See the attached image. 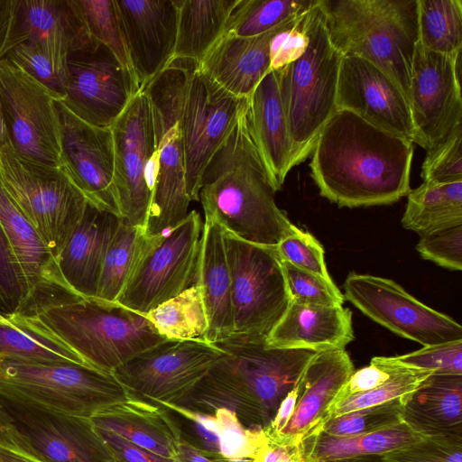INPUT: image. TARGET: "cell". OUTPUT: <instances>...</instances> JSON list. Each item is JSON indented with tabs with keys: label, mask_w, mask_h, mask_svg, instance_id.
<instances>
[{
	"label": "cell",
	"mask_w": 462,
	"mask_h": 462,
	"mask_svg": "<svg viewBox=\"0 0 462 462\" xmlns=\"http://www.w3.org/2000/svg\"><path fill=\"white\" fill-rule=\"evenodd\" d=\"M462 124L438 145L427 151L421 167L423 182L462 181Z\"/></svg>",
	"instance_id": "47"
},
{
	"label": "cell",
	"mask_w": 462,
	"mask_h": 462,
	"mask_svg": "<svg viewBox=\"0 0 462 462\" xmlns=\"http://www.w3.org/2000/svg\"><path fill=\"white\" fill-rule=\"evenodd\" d=\"M213 345L222 350L221 358L187 397L174 404L203 413L226 408L250 429L268 426L317 354L270 346L266 340L227 337Z\"/></svg>",
	"instance_id": "4"
},
{
	"label": "cell",
	"mask_w": 462,
	"mask_h": 462,
	"mask_svg": "<svg viewBox=\"0 0 462 462\" xmlns=\"http://www.w3.org/2000/svg\"><path fill=\"white\" fill-rule=\"evenodd\" d=\"M202 221L196 210L168 234L143 230L117 304L146 314L196 283Z\"/></svg>",
	"instance_id": "10"
},
{
	"label": "cell",
	"mask_w": 462,
	"mask_h": 462,
	"mask_svg": "<svg viewBox=\"0 0 462 462\" xmlns=\"http://www.w3.org/2000/svg\"><path fill=\"white\" fill-rule=\"evenodd\" d=\"M354 371L345 349L317 353L301 374V389L293 415L284 429L268 441L280 446H299L319 433L327 421L330 406Z\"/></svg>",
	"instance_id": "23"
},
{
	"label": "cell",
	"mask_w": 462,
	"mask_h": 462,
	"mask_svg": "<svg viewBox=\"0 0 462 462\" xmlns=\"http://www.w3.org/2000/svg\"><path fill=\"white\" fill-rule=\"evenodd\" d=\"M304 460L300 447L280 446L268 442L262 447L252 462H299Z\"/></svg>",
	"instance_id": "57"
},
{
	"label": "cell",
	"mask_w": 462,
	"mask_h": 462,
	"mask_svg": "<svg viewBox=\"0 0 462 462\" xmlns=\"http://www.w3.org/2000/svg\"><path fill=\"white\" fill-rule=\"evenodd\" d=\"M120 223L117 215L88 201L79 223L56 260L65 291L83 298L96 297L103 261Z\"/></svg>",
	"instance_id": "24"
},
{
	"label": "cell",
	"mask_w": 462,
	"mask_h": 462,
	"mask_svg": "<svg viewBox=\"0 0 462 462\" xmlns=\"http://www.w3.org/2000/svg\"><path fill=\"white\" fill-rule=\"evenodd\" d=\"M0 433L45 462H116L90 419L1 395Z\"/></svg>",
	"instance_id": "12"
},
{
	"label": "cell",
	"mask_w": 462,
	"mask_h": 462,
	"mask_svg": "<svg viewBox=\"0 0 462 462\" xmlns=\"http://www.w3.org/2000/svg\"><path fill=\"white\" fill-rule=\"evenodd\" d=\"M387 360L399 366L441 374H462V340L423 346Z\"/></svg>",
	"instance_id": "48"
},
{
	"label": "cell",
	"mask_w": 462,
	"mask_h": 462,
	"mask_svg": "<svg viewBox=\"0 0 462 462\" xmlns=\"http://www.w3.org/2000/svg\"><path fill=\"white\" fill-rule=\"evenodd\" d=\"M248 117L256 146L279 190L295 163L274 70L264 76L249 97Z\"/></svg>",
	"instance_id": "31"
},
{
	"label": "cell",
	"mask_w": 462,
	"mask_h": 462,
	"mask_svg": "<svg viewBox=\"0 0 462 462\" xmlns=\"http://www.w3.org/2000/svg\"><path fill=\"white\" fill-rule=\"evenodd\" d=\"M54 99L19 67L0 60V106L9 146L25 158L58 167L60 139Z\"/></svg>",
	"instance_id": "17"
},
{
	"label": "cell",
	"mask_w": 462,
	"mask_h": 462,
	"mask_svg": "<svg viewBox=\"0 0 462 462\" xmlns=\"http://www.w3.org/2000/svg\"><path fill=\"white\" fill-rule=\"evenodd\" d=\"M319 5L336 49L379 67L408 98L418 0H319Z\"/></svg>",
	"instance_id": "5"
},
{
	"label": "cell",
	"mask_w": 462,
	"mask_h": 462,
	"mask_svg": "<svg viewBox=\"0 0 462 462\" xmlns=\"http://www.w3.org/2000/svg\"><path fill=\"white\" fill-rule=\"evenodd\" d=\"M383 457L391 462H462V436H431Z\"/></svg>",
	"instance_id": "50"
},
{
	"label": "cell",
	"mask_w": 462,
	"mask_h": 462,
	"mask_svg": "<svg viewBox=\"0 0 462 462\" xmlns=\"http://www.w3.org/2000/svg\"><path fill=\"white\" fill-rule=\"evenodd\" d=\"M8 319L68 347L90 367L106 373L166 340L144 314L58 288L39 291Z\"/></svg>",
	"instance_id": "2"
},
{
	"label": "cell",
	"mask_w": 462,
	"mask_h": 462,
	"mask_svg": "<svg viewBox=\"0 0 462 462\" xmlns=\"http://www.w3.org/2000/svg\"><path fill=\"white\" fill-rule=\"evenodd\" d=\"M11 12L12 0H0V58L9 32Z\"/></svg>",
	"instance_id": "60"
},
{
	"label": "cell",
	"mask_w": 462,
	"mask_h": 462,
	"mask_svg": "<svg viewBox=\"0 0 462 462\" xmlns=\"http://www.w3.org/2000/svg\"><path fill=\"white\" fill-rule=\"evenodd\" d=\"M277 189L251 131L248 105L208 164L199 197L224 231L276 246L293 227L275 203Z\"/></svg>",
	"instance_id": "3"
},
{
	"label": "cell",
	"mask_w": 462,
	"mask_h": 462,
	"mask_svg": "<svg viewBox=\"0 0 462 462\" xmlns=\"http://www.w3.org/2000/svg\"><path fill=\"white\" fill-rule=\"evenodd\" d=\"M289 22L253 37L221 36L197 63L198 70L228 94L249 98L271 71L273 37Z\"/></svg>",
	"instance_id": "25"
},
{
	"label": "cell",
	"mask_w": 462,
	"mask_h": 462,
	"mask_svg": "<svg viewBox=\"0 0 462 462\" xmlns=\"http://www.w3.org/2000/svg\"><path fill=\"white\" fill-rule=\"evenodd\" d=\"M175 462H214L192 445L181 439L177 450Z\"/></svg>",
	"instance_id": "59"
},
{
	"label": "cell",
	"mask_w": 462,
	"mask_h": 462,
	"mask_svg": "<svg viewBox=\"0 0 462 462\" xmlns=\"http://www.w3.org/2000/svg\"><path fill=\"white\" fill-rule=\"evenodd\" d=\"M8 315L0 311V324L8 322Z\"/></svg>",
	"instance_id": "64"
},
{
	"label": "cell",
	"mask_w": 462,
	"mask_h": 462,
	"mask_svg": "<svg viewBox=\"0 0 462 462\" xmlns=\"http://www.w3.org/2000/svg\"><path fill=\"white\" fill-rule=\"evenodd\" d=\"M345 297L365 315L395 334L424 346L462 340V327L421 303L393 280L351 273Z\"/></svg>",
	"instance_id": "16"
},
{
	"label": "cell",
	"mask_w": 462,
	"mask_h": 462,
	"mask_svg": "<svg viewBox=\"0 0 462 462\" xmlns=\"http://www.w3.org/2000/svg\"><path fill=\"white\" fill-rule=\"evenodd\" d=\"M0 226L25 281L28 302L33 295L50 288L64 291L51 254L14 201L1 179Z\"/></svg>",
	"instance_id": "33"
},
{
	"label": "cell",
	"mask_w": 462,
	"mask_h": 462,
	"mask_svg": "<svg viewBox=\"0 0 462 462\" xmlns=\"http://www.w3.org/2000/svg\"><path fill=\"white\" fill-rule=\"evenodd\" d=\"M54 107L60 139L58 168L88 202L119 217L111 128L83 121L58 99Z\"/></svg>",
	"instance_id": "20"
},
{
	"label": "cell",
	"mask_w": 462,
	"mask_h": 462,
	"mask_svg": "<svg viewBox=\"0 0 462 462\" xmlns=\"http://www.w3.org/2000/svg\"><path fill=\"white\" fill-rule=\"evenodd\" d=\"M413 143L337 109L311 152V177L340 207L387 205L410 191Z\"/></svg>",
	"instance_id": "1"
},
{
	"label": "cell",
	"mask_w": 462,
	"mask_h": 462,
	"mask_svg": "<svg viewBox=\"0 0 462 462\" xmlns=\"http://www.w3.org/2000/svg\"><path fill=\"white\" fill-rule=\"evenodd\" d=\"M92 39L70 0H12L9 32L2 56L21 42H32L66 57L69 51Z\"/></svg>",
	"instance_id": "26"
},
{
	"label": "cell",
	"mask_w": 462,
	"mask_h": 462,
	"mask_svg": "<svg viewBox=\"0 0 462 462\" xmlns=\"http://www.w3.org/2000/svg\"><path fill=\"white\" fill-rule=\"evenodd\" d=\"M426 437L404 421L378 431L336 437L319 432L300 447L305 462H329L361 456L380 455L414 444Z\"/></svg>",
	"instance_id": "35"
},
{
	"label": "cell",
	"mask_w": 462,
	"mask_h": 462,
	"mask_svg": "<svg viewBox=\"0 0 462 462\" xmlns=\"http://www.w3.org/2000/svg\"><path fill=\"white\" fill-rule=\"evenodd\" d=\"M275 248L281 260L333 281L327 269L324 249L310 233L293 226Z\"/></svg>",
	"instance_id": "49"
},
{
	"label": "cell",
	"mask_w": 462,
	"mask_h": 462,
	"mask_svg": "<svg viewBox=\"0 0 462 462\" xmlns=\"http://www.w3.org/2000/svg\"><path fill=\"white\" fill-rule=\"evenodd\" d=\"M419 42L427 50L457 57L462 49V1L418 0Z\"/></svg>",
	"instance_id": "39"
},
{
	"label": "cell",
	"mask_w": 462,
	"mask_h": 462,
	"mask_svg": "<svg viewBox=\"0 0 462 462\" xmlns=\"http://www.w3.org/2000/svg\"><path fill=\"white\" fill-rule=\"evenodd\" d=\"M239 0H175L177 36L173 60L199 63L223 35Z\"/></svg>",
	"instance_id": "34"
},
{
	"label": "cell",
	"mask_w": 462,
	"mask_h": 462,
	"mask_svg": "<svg viewBox=\"0 0 462 462\" xmlns=\"http://www.w3.org/2000/svg\"><path fill=\"white\" fill-rule=\"evenodd\" d=\"M0 179L56 263L88 199L58 167L25 158L9 145L0 150Z\"/></svg>",
	"instance_id": "9"
},
{
	"label": "cell",
	"mask_w": 462,
	"mask_h": 462,
	"mask_svg": "<svg viewBox=\"0 0 462 462\" xmlns=\"http://www.w3.org/2000/svg\"><path fill=\"white\" fill-rule=\"evenodd\" d=\"M95 427L113 431L135 445L175 461L182 439L173 415L162 405L133 394L90 418Z\"/></svg>",
	"instance_id": "30"
},
{
	"label": "cell",
	"mask_w": 462,
	"mask_h": 462,
	"mask_svg": "<svg viewBox=\"0 0 462 462\" xmlns=\"http://www.w3.org/2000/svg\"><path fill=\"white\" fill-rule=\"evenodd\" d=\"M224 239L232 282L234 330L229 337L266 340L291 302L276 248L226 231Z\"/></svg>",
	"instance_id": "11"
},
{
	"label": "cell",
	"mask_w": 462,
	"mask_h": 462,
	"mask_svg": "<svg viewBox=\"0 0 462 462\" xmlns=\"http://www.w3.org/2000/svg\"><path fill=\"white\" fill-rule=\"evenodd\" d=\"M317 0H239L223 35L253 37L303 15ZM222 35V36H223Z\"/></svg>",
	"instance_id": "38"
},
{
	"label": "cell",
	"mask_w": 462,
	"mask_h": 462,
	"mask_svg": "<svg viewBox=\"0 0 462 462\" xmlns=\"http://www.w3.org/2000/svg\"><path fill=\"white\" fill-rule=\"evenodd\" d=\"M303 54L274 70L294 152L295 166L311 153L318 135L337 110L343 55L330 41L319 0L304 15Z\"/></svg>",
	"instance_id": "6"
},
{
	"label": "cell",
	"mask_w": 462,
	"mask_h": 462,
	"mask_svg": "<svg viewBox=\"0 0 462 462\" xmlns=\"http://www.w3.org/2000/svg\"><path fill=\"white\" fill-rule=\"evenodd\" d=\"M66 69L65 94L59 101L93 125L110 127L142 91L136 78L95 39L68 52Z\"/></svg>",
	"instance_id": "15"
},
{
	"label": "cell",
	"mask_w": 462,
	"mask_h": 462,
	"mask_svg": "<svg viewBox=\"0 0 462 462\" xmlns=\"http://www.w3.org/2000/svg\"><path fill=\"white\" fill-rule=\"evenodd\" d=\"M337 109L348 110L382 129L414 141L409 101L404 92L383 69L361 57L342 58Z\"/></svg>",
	"instance_id": "21"
},
{
	"label": "cell",
	"mask_w": 462,
	"mask_h": 462,
	"mask_svg": "<svg viewBox=\"0 0 462 462\" xmlns=\"http://www.w3.org/2000/svg\"><path fill=\"white\" fill-rule=\"evenodd\" d=\"M416 248L422 258L452 271H461L462 224L420 236Z\"/></svg>",
	"instance_id": "51"
},
{
	"label": "cell",
	"mask_w": 462,
	"mask_h": 462,
	"mask_svg": "<svg viewBox=\"0 0 462 462\" xmlns=\"http://www.w3.org/2000/svg\"><path fill=\"white\" fill-rule=\"evenodd\" d=\"M159 404L173 415L182 439L210 459H253L269 442L263 429L245 428L228 409L203 413L174 403Z\"/></svg>",
	"instance_id": "27"
},
{
	"label": "cell",
	"mask_w": 462,
	"mask_h": 462,
	"mask_svg": "<svg viewBox=\"0 0 462 462\" xmlns=\"http://www.w3.org/2000/svg\"><path fill=\"white\" fill-rule=\"evenodd\" d=\"M282 267L291 301L322 306H342L345 297L333 281L282 261Z\"/></svg>",
	"instance_id": "46"
},
{
	"label": "cell",
	"mask_w": 462,
	"mask_h": 462,
	"mask_svg": "<svg viewBox=\"0 0 462 462\" xmlns=\"http://www.w3.org/2000/svg\"><path fill=\"white\" fill-rule=\"evenodd\" d=\"M0 359L43 365L77 364L90 367L68 347L10 320L0 324Z\"/></svg>",
	"instance_id": "40"
},
{
	"label": "cell",
	"mask_w": 462,
	"mask_h": 462,
	"mask_svg": "<svg viewBox=\"0 0 462 462\" xmlns=\"http://www.w3.org/2000/svg\"><path fill=\"white\" fill-rule=\"evenodd\" d=\"M222 354L208 342L165 340L112 373L137 397L157 403H178L208 374Z\"/></svg>",
	"instance_id": "14"
},
{
	"label": "cell",
	"mask_w": 462,
	"mask_h": 462,
	"mask_svg": "<svg viewBox=\"0 0 462 462\" xmlns=\"http://www.w3.org/2000/svg\"><path fill=\"white\" fill-rule=\"evenodd\" d=\"M248 100L228 94L191 62L180 113L186 191L190 201L199 200L204 171Z\"/></svg>",
	"instance_id": "13"
},
{
	"label": "cell",
	"mask_w": 462,
	"mask_h": 462,
	"mask_svg": "<svg viewBox=\"0 0 462 462\" xmlns=\"http://www.w3.org/2000/svg\"><path fill=\"white\" fill-rule=\"evenodd\" d=\"M144 315L166 340L208 342V319L196 283Z\"/></svg>",
	"instance_id": "37"
},
{
	"label": "cell",
	"mask_w": 462,
	"mask_h": 462,
	"mask_svg": "<svg viewBox=\"0 0 462 462\" xmlns=\"http://www.w3.org/2000/svg\"><path fill=\"white\" fill-rule=\"evenodd\" d=\"M354 337L350 310L291 301L266 343L273 347L319 353L345 349Z\"/></svg>",
	"instance_id": "28"
},
{
	"label": "cell",
	"mask_w": 462,
	"mask_h": 462,
	"mask_svg": "<svg viewBox=\"0 0 462 462\" xmlns=\"http://www.w3.org/2000/svg\"><path fill=\"white\" fill-rule=\"evenodd\" d=\"M141 90L171 61L177 36L175 0H116Z\"/></svg>",
	"instance_id": "22"
},
{
	"label": "cell",
	"mask_w": 462,
	"mask_h": 462,
	"mask_svg": "<svg viewBox=\"0 0 462 462\" xmlns=\"http://www.w3.org/2000/svg\"><path fill=\"white\" fill-rule=\"evenodd\" d=\"M300 389L301 382L300 379L298 383L288 393V394L280 403L273 419L271 420L268 426L263 429V431L268 439L280 433L287 425L288 421L293 415Z\"/></svg>",
	"instance_id": "56"
},
{
	"label": "cell",
	"mask_w": 462,
	"mask_h": 462,
	"mask_svg": "<svg viewBox=\"0 0 462 462\" xmlns=\"http://www.w3.org/2000/svg\"><path fill=\"white\" fill-rule=\"evenodd\" d=\"M28 300L25 281L0 226V310L7 315L17 312Z\"/></svg>",
	"instance_id": "52"
},
{
	"label": "cell",
	"mask_w": 462,
	"mask_h": 462,
	"mask_svg": "<svg viewBox=\"0 0 462 462\" xmlns=\"http://www.w3.org/2000/svg\"><path fill=\"white\" fill-rule=\"evenodd\" d=\"M305 14L289 22L273 37L270 45L271 70H279L303 54L308 45Z\"/></svg>",
	"instance_id": "53"
},
{
	"label": "cell",
	"mask_w": 462,
	"mask_h": 462,
	"mask_svg": "<svg viewBox=\"0 0 462 462\" xmlns=\"http://www.w3.org/2000/svg\"><path fill=\"white\" fill-rule=\"evenodd\" d=\"M406 399H395L346 412L327 420L320 431L330 436L351 437L395 426L403 421L402 411Z\"/></svg>",
	"instance_id": "45"
},
{
	"label": "cell",
	"mask_w": 462,
	"mask_h": 462,
	"mask_svg": "<svg viewBox=\"0 0 462 462\" xmlns=\"http://www.w3.org/2000/svg\"><path fill=\"white\" fill-rule=\"evenodd\" d=\"M402 226L420 236L462 224V181L422 182L408 192Z\"/></svg>",
	"instance_id": "36"
},
{
	"label": "cell",
	"mask_w": 462,
	"mask_h": 462,
	"mask_svg": "<svg viewBox=\"0 0 462 462\" xmlns=\"http://www.w3.org/2000/svg\"><path fill=\"white\" fill-rule=\"evenodd\" d=\"M460 55L427 50L418 42L412 59L408 101L414 141L426 151L462 124Z\"/></svg>",
	"instance_id": "19"
},
{
	"label": "cell",
	"mask_w": 462,
	"mask_h": 462,
	"mask_svg": "<svg viewBox=\"0 0 462 462\" xmlns=\"http://www.w3.org/2000/svg\"><path fill=\"white\" fill-rule=\"evenodd\" d=\"M403 421L425 436H462V374H430L405 400Z\"/></svg>",
	"instance_id": "32"
},
{
	"label": "cell",
	"mask_w": 462,
	"mask_h": 462,
	"mask_svg": "<svg viewBox=\"0 0 462 462\" xmlns=\"http://www.w3.org/2000/svg\"><path fill=\"white\" fill-rule=\"evenodd\" d=\"M394 369L395 366L390 364L385 356L374 357L369 365L352 373L340 389L333 404L353 394L362 393L380 386L391 377Z\"/></svg>",
	"instance_id": "54"
},
{
	"label": "cell",
	"mask_w": 462,
	"mask_h": 462,
	"mask_svg": "<svg viewBox=\"0 0 462 462\" xmlns=\"http://www.w3.org/2000/svg\"><path fill=\"white\" fill-rule=\"evenodd\" d=\"M214 462H252L250 458H243V459H213Z\"/></svg>",
	"instance_id": "63"
},
{
	"label": "cell",
	"mask_w": 462,
	"mask_h": 462,
	"mask_svg": "<svg viewBox=\"0 0 462 462\" xmlns=\"http://www.w3.org/2000/svg\"><path fill=\"white\" fill-rule=\"evenodd\" d=\"M231 283L224 230L213 216L205 214L196 284L200 288L208 315L207 339L210 344L226 339L233 333Z\"/></svg>",
	"instance_id": "29"
},
{
	"label": "cell",
	"mask_w": 462,
	"mask_h": 462,
	"mask_svg": "<svg viewBox=\"0 0 462 462\" xmlns=\"http://www.w3.org/2000/svg\"><path fill=\"white\" fill-rule=\"evenodd\" d=\"M95 428L111 449L116 462H175L141 448L113 431Z\"/></svg>",
	"instance_id": "55"
},
{
	"label": "cell",
	"mask_w": 462,
	"mask_h": 462,
	"mask_svg": "<svg viewBox=\"0 0 462 462\" xmlns=\"http://www.w3.org/2000/svg\"><path fill=\"white\" fill-rule=\"evenodd\" d=\"M70 1L89 35L105 45L135 77L116 0Z\"/></svg>",
	"instance_id": "42"
},
{
	"label": "cell",
	"mask_w": 462,
	"mask_h": 462,
	"mask_svg": "<svg viewBox=\"0 0 462 462\" xmlns=\"http://www.w3.org/2000/svg\"><path fill=\"white\" fill-rule=\"evenodd\" d=\"M6 60L44 86L54 97H64L67 84L66 57L38 42H21L6 51Z\"/></svg>",
	"instance_id": "43"
},
{
	"label": "cell",
	"mask_w": 462,
	"mask_h": 462,
	"mask_svg": "<svg viewBox=\"0 0 462 462\" xmlns=\"http://www.w3.org/2000/svg\"><path fill=\"white\" fill-rule=\"evenodd\" d=\"M0 462H45L0 433Z\"/></svg>",
	"instance_id": "58"
},
{
	"label": "cell",
	"mask_w": 462,
	"mask_h": 462,
	"mask_svg": "<svg viewBox=\"0 0 462 462\" xmlns=\"http://www.w3.org/2000/svg\"><path fill=\"white\" fill-rule=\"evenodd\" d=\"M144 227L120 223L105 255L97 299L116 303L126 282Z\"/></svg>",
	"instance_id": "41"
},
{
	"label": "cell",
	"mask_w": 462,
	"mask_h": 462,
	"mask_svg": "<svg viewBox=\"0 0 462 462\" xmlns=\"http://www.w3.org/2000/svg\"><path fill=\"white\" fill-rule=\"evenodd\" d=\"M329 462H391L380 455L361 456Z\"/></svg>",
	"instance_id": "61"
},
{
	"label": "cell",
	"mask_w": 462,
	"mask_h": 462,
	"mask_svg": "<svg viewBox=\"0 0 462 462\" xmlns=\"http://www.w3.org/2000/svg\"><path fill=\"white\" fill-rule=\"evenodd\" d=\"M0 395L37 408L90 419L133 394L113 373L77 364L0 359Z\"/></svg>",
	"instance_id": "8"
},
{
	"label": "cell",
	"mask_w": 462,
	"mask_h": 462,
	"mask_svg": "<svg viewBox=\"0 0 462 462\" xmlns=\"http://www.w3.org/2000/svg\"><path fill=\"white\" fill-rule=\"evenodd\" d=\"M392 365L395 369L386 382L373 390L353 394L333 404L328 410L327 420L356 410L385 403L395 399H406L433 374Z\"/></svg>",
	"instance_id": "44"
},
{
	"label": "cell",
	"mask_w": 462,
	"mask_h": 462,
	"mask_svg": "<svg viewBox=\"0 0 462 462\" xmlns=\"http://www.w3.org/2000/svg\"><path fill=\"white\" fill-rule=\"evenodd\" d=\"M192 60H173L143 90L152 114L158 171L144 226L147 235L171 230L188 215L180 113Z\"/></svg>",
	"instance_id": "7"
},
{
	"label": "cell",
	"mask_w": 462,
	"mask_h": 462,
	"mask_svg": "<svg viewBox=\"0 0 462 462\" xmlns=\"http://www.w3.org/2000/svg\"><path fill=\"white\" fill-rule=\"evenodd\" d=\"M110 128L119 217L125 225L144 227L152 198L147 178L156 151L151 104L144 90L131 99Z\"/></svg>",
	"instance_id": "18"
},
{
	"label": "cell",
	"mask_w": 462,
	"mask_h": 462,
	"mask_svg": "<svg viewBox=\"0 0 462 462\" xmlns=\"http://www.w3.org/2000/svg\"><path fill=\"white\" fill-rule=\"evenodd\" d=\"M7 145H9V141L0 106V150H2Z\"/></svg>",
	"instance_id": "62"
}]
</instances>
